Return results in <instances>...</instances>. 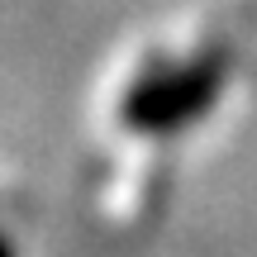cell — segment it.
Here are the masks:
<instances>
[{"label":"cell","mask_w":257,"mask_h":257,"mask_svg":"<svg viewBox=\"0 0 257 257\" xmlns=\"http://www.w3.org/2000/svg\"><path fill=\"white\" fill-rule=\"evenodd\" d=\"M229 62H233V48L210 43L186 62L148 67L124 95V119L134 128H153V134H167V128L200 119L214 105L224 76H229Z\"/></svg>","instance_id":"1"}]
</instances>
